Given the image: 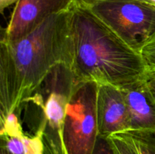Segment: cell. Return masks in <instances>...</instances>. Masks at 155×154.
Masks as SVG:
<instances>
[{
    "label": "cell",
    "mask_w": 155,
    "mask_h": 154,
    "mask_svg": "<svg viewBox=\"0 0 155 154\" xmlns=\"http://www.w3.org/2000/svg\"><path fill=\"white\" fill-rule=\"evenodd\" d=\"M71 41V69L76 82L92 81L122 89L146 75L148 69L140 53L88 8H73Z\"/></svg>",
    "instance_id": "cell-1"
},
{
    "label": "cell",
    "mask_w": 155,
    "mask_h": 154,
    "mask_svg": "<svg viewBox=\"0 0 155 154\" xmlns=\"http://www.w3.org/2000/svg\"><path fill=\"white\" fill-rule=\"evenodd\" d=\"M72 10L51 15L22 39L8 42L24 86V103L56 65L71 67Z\"/></svg>",
    "instance_id": "cell-2"
},
{
    "label": "cell",
    "mask_w": 155,
    "mask_h": 154,
    "mask_svg": "<svg viewBox=\"0 0 155 154\" xmlns=\"http://www.w3.org/2000/svg\"><path fill=\"white\" fill-rule=\"evenodd\" d=\"M70 66L60 63L51 69L37 90L26 101L40 107L43 119L39 126L43 132L45 152L64 154L62 142L66 109L76 85Z\"/></svg>",
    "instance_id": "cell-3"
},
{
    "label": "cell",
    "mask_w": 155,
    "mask_h": 154,
    "mask_svg": "<svg viewBox=\"0 0 155 154\" xmlns=\"http://www.w3.org/2000/svg\"><path fill=\"white\" fill-rule=\"evenodd\" d=\"M98 84L77 82L66 109L62 142L64 154H92L98 137L96 99Z\"/></svg>",
    "instance_id": "cell-4"
},
{
    "label": "cell",
    "mask_w": 155,
    "mask_h": 154,
    "mask_svg": "<svg viewBox=\"0 0 155 154\" xmlns=\"http://www.w3.org/2000/svg\"><path fill=\"white\" fill-rule=\"evenodd\" d=\"M88 8L139 52L155 30V7L143 0H107Z\"/></svg>",
    "instance_id": "cell-5"
},
{
    "label": "cell",
    "mask_w": 155,
    "mask_h": 154,
    "mask_svg": "<svg viewBox=\"0 0 155 154\" xmlns=\"http://www.w3.org/2000/svg\"><path fill=\"white\" fill-rule=\"evenodd\" d=\"M76 0H18L3 39L12 43L28 35L51 15L71 11Z\"/></svg>",
    "instance_id": "cell-6"
},
{
    "label": "cell",
    "mask_w": 155,
    "mask_h": 154,
    "mask_svg": "<svg viewBox=\"0 0 155 154\" xmlns=\"http://www.w3.org/2000/svg\"><path fill=\"white\" fill-rule=\"evenodd\" d=\"M98 136L109 137L130 132V121L122 90L111 85L98 84L96 99Z\"/></svg>",
    "instance_id": "cell-7"
},
{
    "label": "cell",
    "mask_w": 155,
    "mask_h": 154,
    "mask_svg": "<svg viewBox=\"0 0 155 154\" xmlns=\"http://www.w3.org/2000/svg\"><path fill=\"white\" fill-rule=\"evenodd\" d=\"M24 103L23 83L10 45L0 38V134L4 133L7 116L19 113Z\"/></svg>",
    "instance_id": "cell-8"
},
{
    "label": "cell",
    "mask_w": 155,
    "mask_h": 154,
    "mask_svg": "<svg viewBox=\"0 0 155 154\" xmlns=\"http://www.w3.org/2000/svg\"><path fill=\"white\" fill-rule=\"evenodd\" d=\"M121 90L128 108L130 132L155 134V100L145 79Z\"/></svg>",
    "instance_id": "cell-9"
},
{
    "label": "cell",
    "mask_w": 155,
    "mask_h": 154,
    "mask_svg": "<svg viewBox=\"0 0 155 154\" xmlns=\"http://www.w3.org/2000/svg\"><path fill=\"white\" fill-rule=\"evenodd\" d=\"M108 139L116 154H140L130 132L113 134Z\"/></svg>",
    "instance_id": "cell-10"
},
{
    "label": "cell",
    "mask_w": 155,
    "mask_h": 154,
    "mask_svg": "<svg viewBox=\"0 0 155 154\" xmlns=\"http://www.w3.org/2000/svg\"><path fill=\"white\" fill-rule=\"evenodd\" d=\"M26 154H45V145L43 142V132L41 127H39L37 131L33 137L24 134Z\"/></svg>",
    "instance_id": "cell-11"
},
{
    "label": "cell",
    "mask_w": 155,
    "mask_h": 154,
    "mask_svg": "<svg viewBox=\"0 0 155 154\" xmlns=\"http://www.w3.org/2000/svg\"><path fill=\"white\" fill-rule=\"evenodd\" d=\"M148 71H155V30L139 50Z\"/></svg>",
    "instance_id": "cell-12"
},
{
    "label": "cell",
    "mask_w": 155,
    "mask_h": 154,
    "mask_svg": "<svg viewBox=\"0 0 155 154\" xmlns=\"http://www.w3.org/2000/svg\"><path fill=\"white\" fill-rule=\"evenodd\" d=\"M130 133L140 154H155V137L154 134Z\"/></svg>",
    "instance_id": "cell-13"
},
{
    "label": "cell",
    "mask_w": 155,
    "mask_h": 154,
    "mask_svg": "<svg viewBox=\"0 0 155 154\" xmlns=\"http://www.w3.org/2000/svg\"><path fill=\"white\" fill-rule=\"evenodd\" d=\"M92 154H116L108 137L98 136Z\"/></svg>",
    "instance_id": "cell-14"
},
{
    "label": "cell",
    "mask_w": 155,
    "mask_h": 154,
    "mask_svg": "<svg viewBox=\"0 0 155 154\" xmlns=\"http://www.w3.org/2000/svg\"><path fill=\"white\" fill-rule=\"evenodd\" d=\"M145 82L148 90L155 100V71H148L145 77Z\"/></svg>",
    "instance_id": "cell-15"
},
{
    "label": "cell",
    "mask_w": 155,
    "mask_h": 154,
    "mask_svg": "<svg viewBox=\"0 0 155 154\" xmlns=\"http://www.w3.org/2000/svg\"><path fill=\"white\" fill-rule=\"evenodd\" d=\"M0 154H12L7 147L6 135L5 134H0Z\"/></svg>",
    "instance_id": "cell-16"
},
{
    "label": "cell",
    "mask_w": 155,
    "mask_h": 154,
    "mask_svg": "<svg viewBox=\"0 0 155 154\" xmlns=\"http://www.w3.org/2000/svg\"><path fill=\"white\" fill-rule=\"evenodd\" d=\"M104 1H107V0H76V2H77V5L85 8H90L93 5Z\"/></svg>",
    "instance_id": "cell-17"
},
{
    "label": "cell",
    "mask_w": 155,
    "mask_h": 154,
    "mask_svg": "<svg viewBox=\"0 0 155 154\" xmlns=\"http://www.w3.org/2000/svg\"><path fill=\"white\" fill-rule=\"evenodd\" d=\"M18 0H0V13L8 7L13 4H16Z\"/></svg>",
    "instance_id": "cell-18"
},
{
    "label": "cell",
    "mask_w": 155,
    "mask_h": 154,
    "mask_svg": "<svg viewBox=\"0 0 155 154\" xmlns=\"http://www.w3.org/2000/svg\"><path fill=\"white\" fill-rule=\"evenodd\" d=\"M154 7H155V6H154Z\"/></svg>",
    "instance_id": "cell-19"
}]
</instances>
